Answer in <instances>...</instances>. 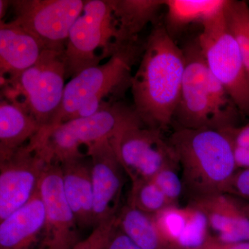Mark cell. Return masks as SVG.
<instances>
[{
  "label": "cell",
  "instance_id": "obj_2",
  "mask_svg": "<svg viewBox=\"0 0 249 249\" xmlns=\"http://www.w3.org/2000/svg\"><path fill=\"white\" fill-rule=\"evenodd\" d=\"M168 142L178 157L190 200L226 193L237 167L225 132L178 127Z\"/></svg>",
  "mask_w": 249,
  "mask_h": 249
},
{
  "label": "cell",
  "instance_id": "obj_28",
  "mask_svg": "<svg viewBox=\"0 0 249 249\" xmlns=\"http://www.w3.org/2000/svg\"><path fill=\"white\" fill-rule=\"evenodd\" d=\"M106 249H142L124 232L114 226Z\"/></svg>",
  "mask_w": 249,
  "mask_h": 249
},
{
  "label": "cell",
  "instance_id": "obj_29",
  "mask_svg": "<svg viewBox=\"0 0 249 249\" xmlns=\"http://www.w3.org/2000/svg\"><path fill=\"white\" fill-rule=\"evenodd\" d=\"M231 141L232 146L236 147H249V124L243 127H231L225 130Z\"/></svg>",
  "mask_w": 249,
  "mask_h": 249
},
{
  "label": "cell",
  "instance_id": "obj_9",
  "mask_svg": "<svg viewBox=\"0 0 249 249\" xmlns=\"http://www.w3.org/2000/svg\"><path fill=\"white\" fill-rule=\"evenodd\" d=\"M110 142L132 181L150 179L167 167H180L173 147L159 129L143 124L134 126L110 139Z\"/></svg>",
  "mask_w": 249,
  "mask_h": 249
},
{
  "label": "cell",
  "instance_id": "obj_24",
  "mask_svg": "<svg viewBox=\"0 0 249 249\" xmlns=\"http://www.w3.org/2000/svg\"><path fill=\"white\" fill-rule=\"evenodd\" d=\"M127 204L152 215L168 206H174L152 179L132 181Z\"/></svg>",
  "mask_w": 249,
  "mask_h": 249
},
{
  "label": "cell",
  "instance_id": "obj_19",
  "mask_svg": "<svg viewBox=\"0 0 249 249\" xmlns=\"http://www.w3.org/2000/svg\"><path fill=\"white\" fill-rule=\"evenodd\" d=\"M41 127L22 103L3 100L0 103V162L9 159L30 142Z\"/></svg>",
  "mask_w": 249,
  "mask_h": 249
},
{
  "label": "cell",
  "instance_id": "obj_10",
  "mask_svg": "<svg viewBox=\"0 0 249 249\" xmlns=\"http://www.w3.org/2000/svg\"><path fill=\"white\" fill-rule=\"evenodd\" d=\"M183 50L185 70L173 121L182 128L219 130L208 85L209 68L197 40Z\"/></svg>",
  "mask_w": 249,
  "mask_h": 249
},
{
  "label": "cell",
  "instance_id": "obj_27",
  "mask_svg": "<svg viewBox=\"0 0 249 249\" xmlns=\"http://www.w3.org/2000/svg\"><path fill=\"white\" fill-rule=\"evenodd\" d=\"M226 194L249 200V168L237 169L227 187Z\"/></svg>",
  "mask_w": 249,
  "mask_h": 249
},
{
  "label": "cell",
  "instance_id": "obj_6",
  "mask_svg": "<svg viewBox=\"0 0 249 249\" xmlns=\"http://www.w3.org/2000/svg\"><path fill=\"white\" fill-rule=\"evenodd\" d=\"M224 9L201 24L197 42L210 71L224 85L241 114L249 116V78Z\"/></svg>",
  "mask_w": 249,
  "mask_h": 249
},
{
  "label": "cell",
  "instance_id": "obj_12",
  "mask_svg": "<svg viewBox=\"0 0 249 249\" xmlns=\"http://www.w3.org/2000/svg\"><path fill=\"white\" fill-rule=\"evenodd\" d=\"M47 164L30 142L0 162V222L30 200Z\"/></svg>",
  "mask_w": 249,
  "mask_h": 249
},
{
  "label": "cell",
  "instance_id": "obj_25",
  "mask_svg": "<svg viewBox=\"0 0 249 249\" xmlns=\"http://www.w3.org/2000/svg\"><path fill=\"white\" fill-rule=\"evenodd\" d=\"M178 169L180 167H167L150 178L174 206H178V200L184 192L181 177L178 175Z\"/></svg>",
  "mask_w": 249,
  "mask_h": 249
},
{
  "label": "cell",
  "instance_id": "obj_15",
  "mask_svg": "<svg viewBox=\"0 0 249 249\" xmlns=\"http://www.w3.org/2000/svg\"><path fill=\"white\" fill-rule=\"evenodd\" d=\"M40 41L11 21L0 22V74L1 85L15 80L34 66L45 51Z\"/></svg>",
  "mask_w": 249,
  "mask_h": 249
},
{
  "label": "cell",
  "instance_id": "obj_17",
  "mask_svg": "<svg viewBox=\"0 0 249 249\" xmlns=\"http://www.w3.org/2000/svg\"><path fill=\"white\" fill-rule=\"evenodd\" d=\"M45 219L38 187L27 204L0 222V249H37Z\"/></svg>",
  "mask_w": 249,
  "mask_h": 249
},
{
  "label": "cell",
  "instance_id": "obj_7",
  "mask_svg": "<svg viewBox=\"0 0 249 249\" xmlns=\"http://www.w3.org/2000/svg\"><path fill=\"white\" fill-rule=\"evenodd\" d=\"M65 78L63 53L45 50L34 66L4 85V93L8 101H16L18 96H22L20 103L42 129L52 120L61 104Z\"/></svg>",
  "mask_w": 249,
  "mask_h": 249
},
{
  "label": "cell",
  "instance_id": "obj_1",
  "mask_svg": "<svg viewBox=\"0 0 249 249\" xmlns=\"http://www.w3.org/2000/svg\"><path fill=\"white\" fill-rule=\"evenodd\" d=\"M184 70L183 49L164 25H156L131 81L133 108L144 125L163 131L173 123Z\"/></svg>",
  "mask_w": 249,
  "mask_h": 249
},
{
  "label": "cell",
  "instance_id": "obj_18",
  "mask_svg": "<svg viewBox=\"0 0 249 249\" xmlns=\"http://www.w3.org/2000/svg\"><path fill=\"white\" fill-rule=\"evenodd\" d=\"M64 193L76 217L78 227H95L93 192L89 157L87 155L59 163Z\"/></svg>",
  "mask_w": 249,
  "mask_h": 249
},
{
  "label": "cell",
  "instance_id": "obj_5",
  "mask_svg": "<svg viewBox=\"0 0 249 249\" xmlns=\"http://www.w3.org/2000/svg\"><path fill=\"white\" fill-rule=\"evenodd\" d=\"M117 22L112 0H86L83 12L77 18L69 34L63 60L66 78L99 65L102 59L110 58L118 49Z\"/></svg>",
  "mask_w": 249,
  "mask_h": 249
},
{
  "label": "cell",
  "instance_id": "obj_8",
  "mask_svg": "<svg viewBox=\"0 0 249 249\" xmlns=\"http://www.w3.org/2000/svg\"><path fill=\"white\" fill-rule=\"evenodd\" d=\"M13 22L40 41L45 50L64 53L69 34L82 14L83 0H14Z\"/></svg>",
  "mask_w": 249,
  "mask_h": 249
},
{
  "label": "cell",
  "instance_id": "obj_13",
  "mask_svg": "<svg viewBox=\"0 0 249 249\" xmlns=\"http://www.w3.org/2000/svg\"><path fill=\"white\" fill-rule=\"evenodd\" d=\"M86 155L89 157L91 165L96 227L117 215L125 172L110 139L87 147Z\"/></svg>",
  "mask_w": 249,
  "mask_h": 249
},
{
  "label": "cell",
  "instance_id": "obj_14",
  "mask_svg": "<svg viewBox=\"0 0 249 249\" xmlns=\"http://www.w3.org/2000/svg\"><path fill=\"white\" fill-rule=\"evenodd\" d=\"M154 218L165 240L176 249L198 248L211 236L206 216L191 204L168 206Z\"/></svg>",
  "mask_w": 249,
  "mask_h": 249
},
{
  "label": "cell",
  "instance_id": "obj_21",
  "mask_svg": "<svg viewBox=\"0 0 249 249\" xmlns=\"http://www.w3.org/2000/svg\"><path fill=\"white\" fill-rule=\"evenodd\" d=\"M116 224L142 249H176L161 235L154 215L129 205L124 206L119 211Z\"/></svg>",
  "mask_w": 249,
  "mask_h": 249
},
{
  "label": "cell",
  "instance_id": "obj_11",
  "mask_svg": "<svg viewBox=\"0 0 249 249\" xmlns=\"http://www.w3.org/2000/svg\"><path fill=\"white\" fill-rule=\"evenodd\" d=\"M39 189L46 219L37 249H73L80 241V228L64 193L59 163H47Z\"/></svg>",
  "mask_w": 249,
  "mask_h": 249
},
{
  "label": "cell",
  "instance_id": "obj_16",
  "mask_svg": "<svg viewBox=\"0 0 249 249\" xmlns=\"http://www.w3.org/2000/svg\"><path fill=\"white\" fill-rule=\"evenodd\" d=\"M189 204L204 213L214 238L224 242L249 241V217L231 196L221 193L193 199Z\"/></svg>",
  "mask_w": 249,
  "mask_h": 249
},
{
  "label": "cell",
  "instance_id": "obj_20",
  "mask_svg": "<svg viewBox=\"0 0 249 249\" xmlns=\"http://www.w3.org/2000/svg\"><path fill=\"white\" fill-rule=\"evenodd\" d=\"M112 3L117 22V47L137 41L139 33L164 6V0H112Z\"/></svg>",
  "mask_w": 249,
  "mask_h": 249
},
{
  "label": "cell",
  "instance_id": "obj_31",
  "mask_svg": "<svg viewBox=\"0 0 249 249\" xmlns=\"http://www.w3.org/2000/svg\"><path fill=\"white\" fill-rule=\"evenodd\" d=\"M9 4L10 1L0 0V18H1V19H2V17H4L6 14V9H8Z\"/></svg>",
  "mask_w": 249,
  "mask_h": 249
},
{
  "label": "cell",
  "instance_id": "obj_30",
  "mask_svg": "<svg viewBox=\"0 0 249 249\" xmlns=\"http://www.w3.org/2000/svg\"><path fill=\"white\" fill-rule=\"evenodd\" d=\"M195 249H249V241L224 242L218 240L211 235L202 245Z\"/></svg>",
  "mask_w": 249,
  "mask_h": 249
},
{
  "label": "cell",
  "instance_id": "obj_32",
  "mask_svg": "<svg viewBox=\"0 0 249 249\" xmlns=\"http://www.w3.org/2000/svg\"><path fill=\"white\" fill-rule=\"evenodd\" d=\"M244 209H245L246 213H247V214H248V216L249 217V204L247 205V206H244Z\"/></svg>",
  "mask_w": 249,
  "mask_h": 249
},
{
  "label": "cell",
  "instance_id": "obj_4",
  "mask_svg": "<svg viewBox=\"0 0 249 249\" xmlns=\"http://www.w3.org/2000/svg\"><path fill=\"white\" fill-rule=\"evenodd\" d=\"M143 124L133 107L110 103L93 115L62 123L30 142L47 163H60L86 155L80 150L105 139H111L125 129ZM144 125V124H143Z\"/></svg>",
  "mask_w": 249,
  "mask_h": 249
},
{
  "label": "cell",
  "instance_id": "obj_26",
  "mask_svg": "<svg viewBox=\"0 0 249 249\" xmlns=\"http://www.w3.org/2000/svg\"><path fill=\"white\" fill-rule=\"evenodd\" d=\"M116 216L100 223L93 228L89 236L81 240L73 249H106L116 224Z\"/></svg>",
  "mask_w": 249,
  "mask_h": 249
},
{
  "label": "cell",
  "instance_id": "obj_22",
  "mask_svg": "<svg viewBox=\"0 0 249 249\" xmlns=\"http://www.w3.org/2000/svg\"><path fill=\"white\" fill-rule=\"evenodd\" d=\"M227 0H164L167 22L173 29L193 23L202 24L224 9Z\"/></svg>",
  "mask_w": 249,
  "mask_h": 249
},
{
  "label": "cell",
  "instance_id": "obj_23",
  "mask_svg": "<svg viewBox=\"0 0 249 249\" xmlns=\"http://www.w3.org/2000/svg\"><path fill=\"white\" fill-rule=\"evenodd\" d=\"M224 16L242 53L249 78V5L245 1L227 0Z\"/></svg>",
  "mask_w": 249,
  "mask_h": 249
},
{
  "label": "cell",
  "instance_id": "obj_3",
  "mask_svg": "<svg viewBox=\"0 0 249 249\" xmlns=\"http://www.w3.org/2000/svg\"><path fill=\"white\" fill-rule=\"evenodd\" d=\"M137 40L118 47L107 62L85 69L65 85L61 104L52 120L37 136L52 130L62 123L93 115L110 103L103 101L130 88L132 68L139 58Z\"/></svg>",
  "mask_w": 249,
  "mask_h": 249
}]
</instances>
